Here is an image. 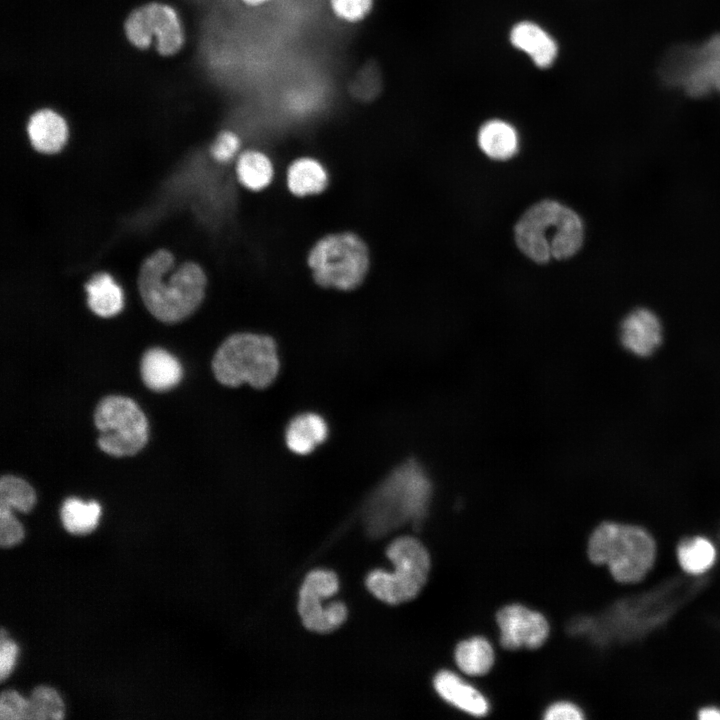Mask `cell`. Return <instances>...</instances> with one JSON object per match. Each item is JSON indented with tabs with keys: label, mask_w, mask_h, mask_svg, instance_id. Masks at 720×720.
Instances as JSON below:
<instances>
[{
	"label": "cell",
	"mask_w": 720,
	"mask_h": 720,
	"mask_svg": "<svg viewBox=\"0 0 720 720\" xmlns=\"http://www.w3.org/2000/svg\"><path fill=\"white\" fill-rule=\"evenodd\" d=\"M174 256L159 249L141 265L137 284L147 310L158 320L176 323L190 316L201 304L207 278L194 262H185L175 270Z\"/></svg>",
	"instance_id": "obj_1"
},
{
	"label": "cell",
	"mask_w": 720,
	"mask_h": 720,
	"mask_svg": "<svg viewBox=\"0 0 720 720\" xmlns=\"http://www.w3.org/2000/svg\"><path fill=\"white\" fill-rule=\"evenodd\" d=\"M431 492L430 479L422 466L415 461L402 463L376 487L365 505L368 534L380 537L407 522H420Z\"/></svg>",
	"instance_id": "obj_2"
},
{
	"label": "cell",
	"mask_w": 720,
	"mask_h": 720,
	"mask_svg": "<svg viewBox=\"0 0 720 720\" xmlns=\"http://www.w3.org/2000/svg\"><path fill=\"white\" fill-rule=\"evenodd\" d=\"M520 251L537 263L572 257L584 241V225L572 209L552 200L529 208L515 226Z\"/></svg>",
	"instance_id": "obj_3"
},
{
	"label": "cell",
	"mask_w": 720,
	"mask_h": 720,
	"mask_svg": "<svg viewBox=\"0 0 720 720\" xmlns=\"http://www.w3.org/2000/svg\"><path fill=\"white\" fill-rule=\"evenodd\" d=\"M211 367L216 380L224 386L248 384L255 389H264L279 373L276 342L264 334H232L216 350Z\"/></svg>",
	"instance_id": "obj_4"
},
{
	"label": "cell",
	"mask_w": 720,
	"mask_h": 720,
	"mask_svg": "<svg viewBox=\"0 0 720 720\" xmlns=\"http://www.w3.org/2000/svg\"><path fill=\"white\" fill-rule=\"evenodd\" d=\"M590 560L607 564L619 582L641 580L655 559V543L642 528L606 522L592 533L588 544Z\"/></svg>",
	"instance_id": "obj_5"
},
{
	"label": "cell",
	"mask_w": 720,
	"mask_h": 720,
	"mask_svg": "<svg viewBox=\"0 0 720 720\" xmlns=\"http://www.w3.org/2000/svg\"><path fill=\"white\" fill-rule=\"evenodd\" d=\"M370 264L364 241L351 232L321 238L308 255V265L317 284L338 290H353L365 279Z\"/></svg>",
	"instance_id": "obj_6"
},
{
	"label": "cell",
	"mask_w": 720,
	"mask_h": 720,
	"mask_svg": "<svg viewBox=\"0 0 720 720\" xmlns=\"http://www.w3.org/2000/svg\"><path fill=\"white\" fill-rule=\"evenodd\" d=\"M386 554L394 565L393 572L376 569L366 578L369 591L389 604H399L416 597L424 586L430 558L425 547L413 537H400L388 546Z\"/></svg>",
	"instance_id": "obj_7"
},
{
	"label": "cell",
	"mask_w": 720,
	"mask_h": 720,
	"mask_svg": "<svg viewBox=\"0 0 720 720\" xmlns=\"http://www.w3.org/2000/svg\"><path fill=\"white\" fill-rule=\"evenodd\" d=\"M663 81L692 97L720 95V33L697 45L672 48L660 67Z\"/></svg>",
	"instance_id": "obj_8"
},
{
	"label": "cell",
	"mask_w": 720,
	"mask_h": 720,
	"mask_svg": "<svg viewBox=\"0 0 720 720\" xmlns=\"http://www.w3.org/2000/svg\"><path fill=\"white\" fill-rule=\"evenodd\" d=\"M94 423L99 431V448L112 456L137 454L148 441V421L137 403L125 396L102 398L94 411Z\"/></svg>",
	"instance_id": "obj_9"
},
{
	"label": "cell",
	"mask_w": 720,
	"mask_h": 720,
	"mask_svg": "<svg viewBox=\"0 0 720 720\" xmlns=\"http://www.w3.org/2000/svg\"><path fill=\"white\" fill-rule=\"evenodd\" d=\"M124 30L130 43L140 49L148 48L155 39L157 51L164 56L175 54L184 42L176 11L163 3L151 2L133 10Z\"/></svg>",
	"instance_id": "obj_10"
},
{
	"label": "cell",
	"mask_w": 720,
	"mask_h": 720,
	"mask_svg": "<svg viewBox=\"0 0 720 720\" xmlns=\"http://www.w3.org/2000/svg\"><path fill=\"white\" fill-rule=\"evenodd\" d=\"M339 588L337 575L329 570L311 571L299 591L298 612L309 630L327 633L337 629L347 617L343 602L335 601L323 607L321 601L334 595Z\"/></svg>",
	"instance_id": "obj_11"
},
{
	"label": "cell",
	"mask_w": 720,
	"mask_h": 720,
	"mask_svg": "<svg viewBox=\"0 0 720 720\" xmlns=\"http://www.w3.org/2000/svg\"><path fill=\"white\" fill-rule=\"evenodd\" d=\"M621 348L637 360L654 357L663 347L666 338L664 321L660 314L647 305L628 310L617 330Z\"/></svg>",
	"instance_id": "obj_12"
},
{
	"label": "cell",
	"mask_w": 720,
	"mask_h": 720,
	"mask_svg": "<svg viewBox=\"0 0 720 720\" xmlns=\"http://www.w3.org/2000/svg\"><path fill=\"white\" fill-rule=\"evenodd\" d=\"M500 642L507 649L540 647L549 633L545 617L521 605H509L497 614Z\"/></svg>",
	"instance_id": "obj_13"
},
{
	"label": "cell",
	"mask_w": 720,
	"mask_h": 720,
	"mask_svg": "<svg viewBox=\"0 0 720 720\" xmlns=\"http://www.w3.org/2000/svg\"><path fill=\"white\" fill-rule=\"evenodd\" d=\"M509 40L540 69L551 67L558 57L556 40L535 22L525 20L516 23L510 30Z\"/></svg>",
	"instance_id": "obj_14"
},
{
	"label": "cell",
	"mask_w": 720,
	"mask_h": 720,
	"mask_svg": "<svg viewBox=\"0 0 720 720\" xmlns=\"http://www.w3.org/2000/svg\"><path fill=\"white\" fill-rule=\"evenodd\" d=\"M325 419L314 412H303L294 416L285 430V443L297 455H308L328 437Z\"/></svg>",
	"instance_id": "obj_15"
},
{
	"label": "cell",
	"mask_w": 720,
	"mask_h": 720,
	"mask_svg": "<svg viewBox=\"0 0 720 720\" xmlns=\"http://www.w3.org/2000/svg\"><path fill=\"white\" fill-rule=\"evenodd\" d=\"M27 134L37 151L52 154L58 152L66 143L68 127L57 112L41 109L30 117Z\"/></svg>",
	"instance_id": "obj_16"
},
{
	"label": "cell",
	"mask_w": 720,
	"mask_h": 720,
	"mask_svg": "<svg viewBox=\"0 0 720 720\" xmlns=\"http://www.w3.org/2000/svg\"><path fill=\"white\" fill-rule=\"evenodd\" d=\"M140 372L144 384L157 392L175 387L183 374L177 358L161 348H151L143 354Z\"/></svg>",
	"instance_id": "obj_17"
},
{
	"label": "cell",
	"mask_w": 720,
	"mask_h": 720,
	"mask_svg": "<svg viewBox=\"0 0 720 720\" xmlns=\"http://www.w3.org/2000/svg\"><path fill=\"white\" fill-rule=\"evenodd\" d=\"M434 687L443 699L464 712L483 716L488 711L483 695L450 671L439 672L434 678Z\"/></svg>",
	"instance_id": "obj_18"
},
{
	"label": "cell",
	"mask_w": 720,
	"mask_h": 720,
	"mask_svg": "<svg viewBox=\"0 0 720 720\" xmlns=\"http://www.w3.org/2000/svg\"><path fill=\"white\" fill-rule=\"evenodd\" d=\"M478 144L490 158L505 160L512 157L518 148V135L509 123L493 119L485 122L478 132Z\"/></svg>",
	"instance_id": "obj_19"
},
{
	"label": "cell",
	"mask_w": 720,
	"mask_h": 720,
	"mask_svg": "<svg viewBox=\"0 0 720 720\" xmlns=\"http://www.w3.org/2000/svg\"><path fill=\"white\" fill-rule=\"evenodd\" d=\"M85 289L88 306L96 315L108 318L121 311L123 293L109 274L94 275L86 284Z\"/></svg>",
	"instance_id": "obj_20"
},
{
	"label": "cell",
	"mask_w": 720,
	"mask_h": 720,
	"mask_svg": "<svg viewBox=\"0 0 720 720\" xmlns=\"http://www.w3.org/2000/svg\"><path fill=\"white\" fill-rule=\"evenodd\" d=\"M287 184L296 196L322 192L328 184V175L322 164L309 157L295 160L288 168Z\"/></svg>",
	"instance_id": "obj_21"
},
{
	"label": "cell",
	"mask_w": 720,
	"mask_h": 720,
	"mask_svg": "<svg viewBox=\"0 0 720 720\" xmlns=\"http://www.w3.org/2000/svg\"><path fill=\"white\" fill-rule=\"evenodd\" d=\"M455 660L464 673L479 676L487 673L492 667L494 652L486 639L474 637L457 645Z\"/></svg>",
	"instance_id": "obj_22"
},
{
	"label": "cell",
	"mask_w": 720,
	"mask_h": 720,
	"mask_svg": "<svg viewBox=\"0 0 720 720\" xmlns=\"http://www.w3.org/2000/svg\"><path fill=\"white\" fill-rule=\"evenodd\" d=\"M236 174L239 182L246 188L259 191L267 187L273 178V166L262 152L248 150L237 161Z\"/></svg>",
	"instance_id": "obj_23"
},
{
	"label": "cell",
	"mask_w": 720,
	"mask_h": 720,
	"mask_svg": "<svg viewBox=\"0 0 720 720\" xmlns=\"http://www.w3.org/2000/svg\"><path fill=\"white\" fill-rule=\"evenodd\" d=\"M101 515V506L96 501L83 502L74 497L67 498L61 507L60 516L64 528L72 534H87L94 530Z\"/></svg>",
	"instance_id": "obj_24"
},
{
	"label": "cell",
	"mask_w": 720,
	"mask_h": 720,
	"mask_svg": "<svg viewBox=\"0 0 720 720\" xmlns=\"http://www.w3.org/2000/svg\"><path fill=\"white\" fill-rule=\"evenodd\" d=\"M715 554L713 545L702 537L687 539L678 548L680 565L691 574H700L709 569L714 562Z\"/></svg>",
	"instance_id": "obj_25"
},
{
	"label": "cell",
	"mask_w": 720,
	"mask_h": 720,
	"mask_svg": "<svg viewBox=\"0 0 720 720\" xmlns=\"http://www.w3.org/2000/svg\"><path fill=\"white\" fill-rule=\"evenodd\" d=\"M36 503V494L32 486L24 479L14 475H3L0 479V505L30 511Z\"/></svg>",
	"instance_id": "obj_26"
},
{
	"label": "cell",
	"mask_w": 720,
	"mask_h": 720,
	"mask_svg": "<svg viewBox=\"0 0 720 720\" xmlns=\"http://www.w3.org/2000/svg\"><path fill=\"white\" fill-rule=\"evenodd\" d=\"M29 700V719L59 720L64 717V704L57 691L48 686L36 687Z\"/></svg>",
	"instance_id": "obj_27"
},
{
	"label": "cell",
	"mask_w": 720,
	"mask_h": 720,
	"mask_svg": "<svg viewBox=\"0 0 720 720\" xmlns=\"http://www.w3.org/2000/svg\"><path fill=\"white\" fill-rule=\"evenodd\" d=\"M333 14L340 20L356 24L371 13L374 0H329Z\"/></svg>",
	"instance_id": "obj_28"
},
{
	"label": "cell",
	"mask_w": 720,
	"mask_h": 720,
	"mask_svg": "<svg viewBox=\"0 0 720 720\" xmlns=\"http://www.w3.org/2000/svg\"><path fill=\"white\" fill-rule=\"evenodd\" d=\"M1 720L29 719V700L14 690L2 692L0 696Z\"/></svg>",
	"instance_id": "obj_29"
},
{
	"label": "cell",
	"mask_w": 720,
	"mask_h": 720,
	"mask_svg": "<svg viewBox=\"0 0 720 720\" xmlns=\"http://www.w3.org/2000/svg\"><path fill=\"white\" fill-rule=\"evenodd\" d=\"M24 538L22 524L12 514L11 508L0 505V544L11 547Z\"/></svg>",
	"instance_id": "obj_30"
},
{
	"label": "cell",
	"mask_w": 720,
	"mask_h": 720,
	"mask_svg": "<svg viewBox=\"0 0 720 720\" xmlns=\"http://www.w3.org/2000/svg\"><path fill=\"white\" fill-rule=\"evenodd\" d=\"M240 139L232 131L220 132L211 146V154L219 162L229 161L239 150Z\"/></svg>",
	"instance_id": "obj_31"
},
{
	"label": "cell",
	"mask_w": 720,
	"mask_h": 720,
	"mask_svg": "<svg viewBox=\"0 0 720 720\" xmlns=\"http://www.w3.org/2000/svg\"><path fill=\"white\" fill-rule=\"evenodd\" d=\"M18 654L17 644L5 636L4 629L0 636V679L5 680L14 668Z\"/></svg>",
	"instance_id": "obj_32"
},
{
	"label": "cell",
	"mask_w": 720,
	"mask_h": 720,
	"mask_svg": "<svg viewBox=\"0 0 720 720\" xmlns=\"http://www.w3.org/2000/svg\"><path fill=\"white\" fill-rule=\"evenodd\" d=\"M547 720H580L583 714L580 709L568 702H559L551 705L544 716Z\"/></svg>",
	"instance_id": "obj_33"
},
{
	"label": "cell",
	"mask_w": 720,
	"mask_h": 720,
	"mask_svg": "<svg viewBox=\"0 0 720 720\" xmlns=\"http://www.w3.org/2000/svg\"><path fill=\"white\" fill-rule=\"evenodd\" d=\"M699 718L702 720H720V710L713 707L704 708L699 712Z\"/></svg>",
	"instance_id": "obj_34"
},
{
	"label": "cell",
	"mask_w": 720,
	"mask_h": 720,
	"mask_svg": "<svg viewBox=\"0 0 720 720\" xmlns=\"http://www.w3.org/2000/svg\"><path fill=\"white\" fill-rule=\"evenodd\" d=\"M241 1L243 3H245L247 6L257 7V6L265 4L266 2H268L270 0H241Z\"/></svg>",
	"instance_id": "obj_35"
}]
</instances>
